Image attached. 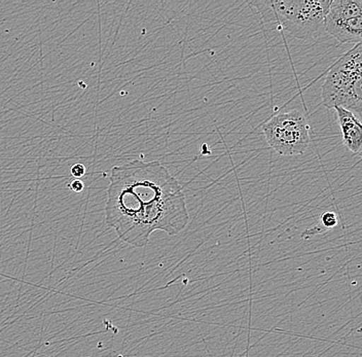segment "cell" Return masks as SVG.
<instances>
[{
	"label": "cell",
	"instance_id": "6da1fadb",
	"mask_svg": "<svg viewBox=\"0 0 362 357\" xmlns=\"http://www.w3.org/2000/svg\"><path fill=\"white\" fill-rule=\"evenodd\" d=\"M110 180L106 225L133 247H144L155 230L174 236L189 223L182 187L160 163L115 166Z\"/></svg>",
	"mask_w": 362,
	"mask_h": 357
},
{
	"label": "cell",
	"instance_id": "7a4b0ae2",
	"mask_svg": "<svg viewBox=\"0 0 362 357\" xmlns=\"http://www.w3.org/2000/svg\"><path fill=\"white\" fill-rule=\"evenodd\" d=\"M250 4L267 23L278 22L293 37L308 40L325 30L332 0H266Z\"/></svg>",
	"mask_w": 362,
	"mask_h": 357
},
{
	"label": "cell",
	"instance_id": "3957f363",
	"mask_svg": "<svg viewBox=\"0 0 362 357\" xmlns=\"http://www.w3.org/2000/svg\"><path fill=\"white\" fill-rule=\"evenodd\" d=\"M321 96L327 108H346L362 122V42L330 67Z\"/></svg>",
	"mask_w": 362,
	"mask_h": 357
},
{
	"label": "cell",
	"instance_id": "277c9868",
	"mask_svg": "<svg viewBox=\"0 0 362 357\" xmlns=\"http://www.w3.org/2000/svg\"><path fill=\"white\" fill-rule=\"evenodd\" d=\"M262 132L268 146L283 157L303 155L311 141L308 119L298 110L273 115L262 125Z\"/></svg>",
	"mask_w": 362,
	"mask_h": 357
},
{
	"label": "cell",
	"instance_id": "5b68a950",
	"mask_svg": "<svg viewBox=\"0 0 362 357\" xmlns=\"http://www.w3.org/2000/svg\"><path fill=\"white\" fill-rule=\"evenodd\" d=\"M325 30L341 42H362V0H334Z\"/></svg>",
	"mask_w": 362,
	"mask_h": 357
},
{
	"label": "cell",
	"instance_id": "8992f818",
	"mask_svg": "<svg viewBox=\"0 0 362 357\" xmlns=\"http://www.w3.org/2000/svg\"><path fill=\"white\" fill-rule=\"evenodd\" d=\"M338 115L343 142L348 150L354 153L362 151V122L346 108L334 107Z\"/></svg>",
	"mask_w": 362,
	"mask_h": 357
},
{
	"label": "cell",
	"instance_id": "52a82bcc",
	"mask_svg": "<svg viewBox=\"0 0 362 357\" xmlns=\"http://www.w3.org/2000/svg\"><path fill=\"white\" fill-rule=\"evenodd\" d=\"M321 223L325 227L330 229V228L336 227L338 225V218L334 212H325L321 216Z\"/></svg>",
	"mask_w": 362,
	"mask_h": 357
},
{
	"label": "cell",
	"instance_id": "ba28073f",
	"mask_svg": "<svg viewBox=\"0 0 362 357\" xmlns=\"http://www.w3.org/2000/svg\"><path fill=\"white\" fill-rule=\"evenodd\" d=\"M86 171H87V169H86L85 165L79 164V163L72 165L71 168H70V174H71L76 180H79V178L85 176Z\"/></svg>",
	"mask_w": 362,
	"mask_h": 357
},
{
	"label": "cell",
	"instance_id": "9c48e42d",
	"mask_svg": "<svg viewBox=\"0 0 362 357\" xmlns=\"http://www.w3.org/2000/svg\"><path fill=\"white\" fill-rule=\"evenodd\" d=\"M68 187H70L71 191H74V193H81V192L83 191L85 189V184H83V180H74Z\"/></svg>",
	"mask_w": 362,
	"mask_h": 357
},
{
	"label": "cell",
	"instance_id": "30bf717a",
	"mask_svg": "<svg viewBox=\"0 0 362 357\" xmlns=\"http://www.w3.org/2000/svg\"><path fill=\"white\" fill-rule=\"evenodd\" d=\"M359 156H361V158L362 159V151H361V153H359Z\"/></svg>",
	"mask_w": 362,
	"mask_h": 357
}]
</instances>
